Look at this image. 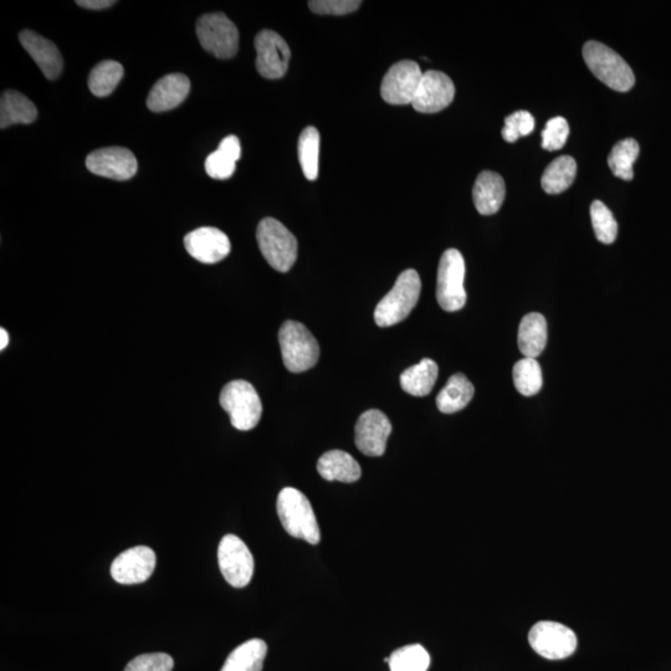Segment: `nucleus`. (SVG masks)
Listing matches in <instances>:
<instances>
[{"label": "nucleus", "mask_w": 671, "mask_h": 671, "mask_svg": "<svg viewBox=\"0 0 671 671\" xmlns=\"http://www.w3.org/2000/svg\"><path fill=\"white\" fill-rule=\"evenodd\" d=\"M197 35L202 48L218 59H232L238 53L239 32L223 13L203 15L197 22Z\"/></svg>", "instance_id": "6e6552de"}, {"label": "nucleus", "mask_w": 671, "mask_h": 671, "mask_svg": "<svg viewBox=\"0 0 671 671\" xmlns=\"http://www.w3.org/2000/svg\"><path fill=\"white\" fill-rule=\"evenodd\" d=\"M439 368L430 358H424L418 365L409 367L401 375V387L414 397H425L433 391L438 379Z\"/></svg>", "instance_id": "a878e982"}, {"label": "nucleus", "mask_w": 671, "mask_h": 671, "mask_svg": "<svg viewBox=\"0 0 671 671\" xmlns=\"http://www.w3.org/2000/svg\"><path fill=\"white\" fill-rule=\"evenodd\" d=\"M639 152V143L634 138H626L614 145L608 157V165L614 176L632 181L633 165L638 160Z\"/></svg>", "instance_id": "7c9ffc66"}, {"label": "nucleus", "mask_w": 671, "mask_h": 671, "mask_svg": "<svg viewBox=\"0 0 671 671\" xmlns=\"http://www.w3.org/2000/svg\"><path fill=\"white\" fill-rule=\"evenodd\" d=\"M279 343L284 365L290 372L309 371L319 361V343L300 322H284L279 331Z\"/></svg>", "instance_id": "39448f33"}, {"label": "nucleus", "mask_w": 671, "mask_h": 671, "mask_svg": "<svg viewBox=\"0 0 671 671\" xmlns=\"http://www.w3.org/2000/svg\"><path fill=\"white\" fill-rule=\"evenodd\" d=\"M9 342V335L8 332L5 331L4 329H0V350H5L7 348Z\"/></svg>", "instance_id": "ea45409f"}, {"label": "nucleus", "mask_w": 671, "mask_h": 671, "mask_svg": "<svg viewBox=\"0 0 671 671\" xmlns=\"http://www.w3.org/2000/svg\"><path fill=\"white\" fill-rule=\"evenodd\" d=\"M268 653V645L261 639H252L230 653L220 671H261Z\"/></svg>", "instance_id": "bb28decb"}, {"label": "nucleus", "mask_w": 671, "mask_h": 671, "mask_svg": "<svg viewBox=\"0 0 671 671\" xmlns=\"http://www.w3.org/2000/svg\"><path fill=\"white\" fill-rule=\"evenodd\" d=\"M547 343V322L544 315L532 312L522 319L519 329V348L526 358H537Z\"/></svg>", "instance_id": "393cba45"}, {"label": "nucleus", "mask_w": 671, "mask_h": 671, "mask_svg": "<svg viewBox=\"0 0 671 671\" xmlns=\"http://www.w3.org/2000/svg\"><path fill=\"white\" fill-rule=\"evenodd\" d=\"M299 161L305 177L316 181L319 177L320 132L315 127H306L299 138Z\"/></svg>", "instance_id": "c756f323"}, {"label": "nucleus", "mask_w": 671, "mask_h": 671, "mask_svg": "<svg viewBox=\"0 0 671 671\" xmlns=\"http://www.w3.org/2000/svg\"><path fill=\"white\" fill-rule=\"evenodd\" d=\"M455 97L452 79L440 71L429 70L423 74L412 106L422 114H435L447 109Z\"/></svg>", "instance_id": "dca6fc26"}, {"label": "nucleus", "mask_w": 671, "mask_h": 671, "mask_svg": "<svg viewBox=\"0 0 671 671\" xmlns=\"http://www.w3.org/2000/svg\"><path fill=\"white\" fill-rule=\"evenodd\" d=\"M20 44L28 51L33 60L39 66L46 79L56 80L63 73V56L53 42L45 39L42 35L23 30L19 35Z\"/></svg>", "instance_id": "a211bd4d"}, {"label": "nucleus", "mask_w": 671, "mask_h": 671, "mask_svg": "<svg viewBox=\"0 0 671 671\" xmlns=\"http://www.w3.org/2000/svg\"><path fill=\"white\" fill-rule=\"evenodd\" d=\"M261 254L271 268L288 273L297 259V240L283 223L274 218L261 220L256 230Z\"/></svg>", "instance_id": "7ed1b4c3"}, {"label": "nucleus", "mask_w": 671, "mask_h": 671, "mask_svg": "<svg viewBox=\"0 0 671 671\" xmlns=\"http://www.w3.org/2000/svg\"><path fill=\"white\" fill-rule=\"evenodd\" d=\"M155 568V551L147 546H137L122 552L112 562L111 576L120 585H140L152 576Z\"/></svg>", "instance_id": "4468645a"}, {"label": "nucleus", "mask_w": 671, "mask_h": 671, "mask_svg": "<svg viewBox=\"0 0 671 671\" xmlns=\"http://www.w3.org/2000/svg\"><path fill=\"white\" fill-rule=\"evenodd\" d=\"M475 388L463 373H457L449 378L447 384L439 392L437 407L444 414H453L468 407L474 398Z\"/></svg>", "instance_id": "b1692460"}, {"label": "nucleus", "mask_w": 671, "mask_h": 671, "mask_svg": "<svg viewBox=\"0 0 671 671\" xmlns=\"http://www.w3.org/2000/svg\"><path fill=\"white\" fill-rule=\"evenodd\" d=\"M191 91V81L183 74H169L158 80L147 97L152 112H166L182 104Z\"/></svg>", "instance_id": "6ab92c4d"}, {"label": "nucleus", "mask_w": 671, "mask_h": 671, "mask_svg": "<svg viewBox=\"0 0 671 671\" xmlns=\"http://www.w3.org/2000/svg\"><path fill=\"white\" fill-rule=\"evenodd\" d=\"M220 572L235 588L247 587L254 575V557L244 541L235 535H225L218 547Z\"/></svg>", "instance_id": "1a4fd4ad"}, {"label": "nucleus", "mask_w": 671, "mask_h": 671, "mask_svg": "<svg viewBox=\"0 0 671 671\" xmlns=\"http://www.w3.org/2000/svg\"><path fill=\"white\" fill-rule=\"evenodd\" d=\"M515 388L522 396L532 397L539 393L544 384L540 363L536 358H524L514 366Z\"/></svg>", "instance_id": "2f4dec72"}, {"label": "nucleus", "mask_w": 671, "mask_h": 671, "mask_svg": "<svg viewBox=\"0 0 671 671\" xmlns=\"http://www.w3.org/2000/svg\"><path fill=\"white\" fill-rule=\"evenodd\" d=\"M256 70L265 79L284 78L289 69L291 50L283 37L273 30H261L255 38Z\"/></svg>", "instance_id": "9b49d317"}, {"label": "nucleus", "mask_w": 671, "mask_h": 671, "mask_svg": "<svg viewBox=\"0 0 671 671\" xmlns=\"http://www.w3.org/2000/svg\"><path fill=\"white\" fill-rule=\"evenodd\" d=\"M591 218L594 233L599 242L612 244L616 242L618 235L617 220L614 219L611 210L601 201H594L591 206Z\"/></svg>", "instance_id": "72a5a7b5"}, {"label": "nucleus", "mask_w": 671, "mask_h": 671, "mask_svg": "<svg viewBox=\"0 0 671 671\" xmlns=\"http://www.w3.org/2000/svg\"><path fill=\"white\" fill-rule=\"evenodd\" d=\"M570 135V126L565 117H553L542 131V147L547 151L561 150Z\"/></svg>", "instance_id": "c9c22d12"}, {"label": "nucleus", "mask_w": 671, "mask_h": 671, "mask_svg": "<svg viewBox=\"0 0 671 671\" xmlns=\"http://www.w3.org/2000/svg\"><path fill=\"white\" fill-rule=\"evenodd\" d=\"M506 187L499 173L484 171L476 178L473 189L475 208L481 215L498 213L505 201Z\"/></svg>", "instance_id": "aec40b11"}, {"label": "nucleus", "mask_w": 671, "mask_h": 671, "mask_svg": "<svg viewBox=\"0 0 671 671\" xmlns=\"http://www.w3.org/2000/svg\"><path fill=\"white\" fill-rule=\"evenodd\" d=\"M535 128L534 116L527 111H517L506 117L503 128V137L506 142L514 143L520 137L529 136Z\"/></svg>", "instance_id": "f704fd0d"}, {"label": "nucleus", "mask_w": 671, "mask_h": 671, "mask_svg": "<svg viewBox=\"0 0 671 671\" xmlns=\"http://www.w3.org/2000/svg\"><path fill=\"white\" fill-rule=\"evenodd\" d=\"M360 0H311L309 7L312 12L320 15H346L360 8Z\"/></svg>", "instance_id": "4c0bfd02"}, {"label": "nucleus", "mask_w": 671, "mask_h": 671, "mask_svg": "<svg viewBox=\"0 0 671 671\" xmlns=\"http://www.w3.org/2000/svg\"><path fill=\"white\" fill-rule=\"evenodd\" d=\"M422 78L423 73L417 63L411 60L399 61L384 75L382 99L389 105H412Z\"/></svg>", "instance_id": "f8f14e48"}, {"label": "nucleus", "mask_w": 671, "mask_h": 671, "mask_svg": "<svg viewBox=\"0 0 671 671\" xmlns=\"http://www.w3.org/2000/svg\"><path fill=\"white\" fill-rule=\"evenodd\" d=\"M124 66L114 60L102 61L91 70L89 89L97 97H106L115 91L124 78Z\"/></svg>", "instance_id": "c85d7f7f"}, {"label": "nucleus", "mask_w": 671, "mask_h": 671, "mask_svg": "<svg viewBox=\"0 0 671 671\" xmlns=\"http://www.w3.org/2000/svg\"><path fill=\"white\" fill-rule=\"evenodd\" d=\"M583 59L593 75L611 89L627 92L634 86L633 70L621 55L607 45L588 42L583 46Z\"/></svg>", "instance_id": "20e7f679"}, {"label": "nucleus", "mask_w": 671, "mask_h": 671, "mask_svg": "<svg viewBox=\"0 0 671 671\" xmlns=\"http://www.w3.org/2000/svg\"><path fill=\"white\" fill-rule=\"evenodd\" d=\"M173 667L171 655L152 653L138 655L127 664L125 671H172Z\"/></svg>", "instance_id": "e433bc0d"}, {"label": "nucleus", "mask_w": 671, "mask_h": 671, "mask_svg": "<svg viewBox=\"0 0 671 671\" xmlns=\"http://www.w3.org/2000/svg\"><path fill=\"white\" fill-rule=\"evenodd\" d=\"M276 509L281 524L290 536L311 545L319 544L321 534L314 509L301 491L294 488L281 490Z\"/></svg>", "instance_id": "f257e3e1"}, {"label": "nucleus", "mask_w": 671, "mask_h": 671, "mask_svg": "<svg viewBox=\"0 0 671 671\" xmlns=\"http://www.w3.org/2000/svg\"><path fill=\"white\" fill-rule=\"evenodd\" d=\"M86 167L96 176L127 181L136 176L138 165L135 155L127 148L106 147L90 153Z\"/></svg>", "instance_id": "ddd939ff"}, {"label": "nucleus", "mask_w": 671, "mask_h": 671, "mask_svg": "<svg viewBox=\"0 0 671 671\" xmlns=\"http://www.w3.org/2000/svg\"><path fill=\"white\" fill-rule=\"evenodd\" d=\"M317 471L327 481H341V483H355L361 478V466L342 450H331L317 462Z\"/></svg>", "instance_id": "412c9836"}, {"label": "nucleus", "mask_w": 671, "mask_h": 671, "mask_svg": "<svg viewBox=\"0 0 671 671\" xmlns=\"http://www.w3.org/2000/svg\"><path fill=\"white\" fill-rule=\"evenodd\" d=\"M184 247L192 258L203 264H217L232 250L227 234L212 227H203L186 235Z\"/></svg>", "instance_id": "f3484780"}, {"label": "nucleus", "mask_w": 671, "mask_h": 671, "mask_svg": "<svg viewBox=\"0 0 671 671\" xmlns=\"http://www.w3.org/2000/svg\"><path fill=\"white\" fill-rule=\"evenodd\" d=\"M576 174L577 163L575 158L571 156L558 157L546 168L541 179L542 188L548 194L565 192L575 182Z\"/></svg>", "instance_id": "cd10ccee"}, {"label": "nucleus", "mask_w": 671, "mask_h": 671, "mask_svg": "<svg viewBox=\"0 0 671 671\" xmlns=\"http://www.w3.org/2000/svg\"><path fill=\"white\" fill-rule=\"evenodd\" d=\"M391 433V420L378 409H371L361 414L357 420L355 428L357 448L368 457H382L386 453L387 440Z\"/></svg>", "instance_id": "2eb2a0df"}, {"label": "nucleus", "mask_w": 671, "mask_h": 671, "mask_svg": "<svg viewBox=\"0 0 671 671\" xmlns=\"http://www.w3.org/2000/svg\"><path fill=\"white\" fill-rule=\"evenodd\" d=\"M388 665L391 671H427L430 657L422 645H406L391 654Z\"/></svg>", "instance_id": "473e14b6"}, {"label": "nucleus", "mask_w": 671, "mask_h": 671, "mask_svg": "<svg viewBox=\"0 0 671 671\" xmlns=\"http://www.w3.org/2000/svg\"><path fill=\"white\" fill-rule=\"evenodd\" d=\"M529 643L541 657L562 660L576 652L578 640L572 629L561 623L545 621L531 628Z\"/></svg>", "instance_id": "9d476101"}, {"label": "nucleus", "mask_w": 671, "mask_h": 671, "mask_svg": "<svg viewBox=\"0 0 671 671\" xmlns=\"http://www.w3.org/2000/svg\"><path fill=\"white\" fill-rule=\"evenodd\" d=\"M465 260L457 249H448L440 259L437 278V300L444 311L462 310L466 304Z\"/></svg>", "instance_id": "0eeeda50"}, {"label": "nucleus", "mask_w": 671, "mask_h": 671, "mask_svg": "<svg viewBox=\"0 0 671 671\" xmlns=\"http://www.w3.org/2000/svg\"><path fill=\"white\" fill-rule=\"evenodd\" d=\"M115 3L114 0H78V2H76L80 7L91 10L110 8Z\"/></svg>", "instance_id": "58836bf2"}, {"label": "nucleus", "mask_w": 671, "mask_h": 671, "mask_svg": "<svg viewBox=\"0 0 671 671\" xmlns=\"http://www.w3.org/2000/svg\"><path fill=\"white\" fill-rule=\"evenodd\" d=\"M37 117V107L27 96L14 90L3 92L2 100H0V127L7 128L17 124L29 125L37 120Z\"/></svg>", "instance_id": "5701e85b"}, {"label": "nucleus", "mask_w": 671, "mask_h": 671, "mask_svg": "<svg viewBox=\"0 0 671 671\" xmlns=\"http://www.w3.org/2000/svg\"><path fill=\"white\" fill-rule=\"evenodd\" d=\"M242 156V146L237 136L225 137L218 150L210 153L206 161V171L210 178L228 179L237 169V162Z\"/></svg>", "instance_id": "4be33fe9"}, {"label": "nucleus", "mask_w": 671, "mask_h": 671, "mask_svg": "<svg viewBox=\"0 0 671 671\" xmlns=\"http://www.w3.org/2000/svg\"><path fill=\"white\" fill-rule=\"evenodd\" d=\"M422 281L416 270L408 269L398 276L393 289L383 297L375 310L379 327H391L407 319L417 306Z\"/></svg>", "instance_id": "f03ea898"}, {"label": "nucleus", "mask_w": 671, "mask_h": 671, "mask_svg": "<svg viewBox=\"0 0 671 671\" xmlns=\"http://www.w3.org/2000/svg\"><path fill=\"white\" fill-rule=\"evenodd\" d=\"M219 401L235 429L248 432L259 424L263 403L249 382L233 381L225 384Z\"/></svg>", "instance_id": "423d86ee"}]
</instances>
